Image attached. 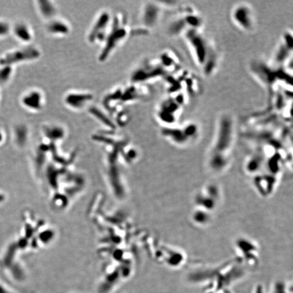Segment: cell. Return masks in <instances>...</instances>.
Segmentation results:
<instances>
[{
    "label": "cell",
    "mask_w": 293,
    "mask_h": 293,
    "mask_svg": "<svg viewBox=\"0 0 293 293\" xmlns=\"http://www.w3.org/2000/svg\"><path fill=\"white\" fill-rule=\"evenodd\" d=\"M130 33L127 19L124 16L117 14L113 16L111 25L108 35L103 44V48L99 55V60L104 62L111 56L116 49L126 40Z\"/></svg>",
    "instance_id": "cell-2"
},
{
    "label": "cell",
    "mask_w": 293,
    "mask_h": 293,
    "mask_svg": "<svg viewBox=\"0 0 293 293\" xmlns=\"http://www.w3.org/2000/svg\"><path fill=\"white\" fill-rule=\"evenodd\" d=\"M88 110L89 113L92 116H94V118L97 119L102 124L105 125L107 127H109V128H112V129L115 128V123L113 121L111 120L109 116H107L106 114L103 113L99 108H97V107L94 106H90L88 108Z\"/></svg>",
    "instance_id": "cell-17"
},
{
    "label": "cell",
    "mask_w": 293,
    "mask_h": 293,
    "mask_svg": "<svg viewBox=\"0 0 293 293\" xmlns=\"http://www.w3.org/2000/svg\"><path fill=\"white\" fill-rule=\"evenodd\" d=\"M166 70L160 62L156 63L146 61L135 69L131 75V81L135 84L143 83L151 79L163 77Z\"/></svg>",
    "instance_id": "cell-6"
},
{
    "label": "cell",
    "mask_w": 293,
    "mask_h": 293,
    "mask_svg": "<svg viewBox=\"0 0 293 293\" xmlns=\"http://www.w3.org/2000/svg\"><path fill=\"white\" fill-rule=\"evenodd\" d=\"M42 131L50 139H62L66 135V129L62 124L49 123L44 124Z\"/></svg>",
    "instance_id": "cell-16"
},
{
    "label": "cell",
    "mask_w": 293,
    "mask_h": 293,
    "mask_svg": "<svg viewBox=\"0 0 293 293\" xmlns=\"http://www.w3.org/2000/svg\"><path fill=\"white\" fill-rule=\"evenodd\" d=\"M46 30L49 35L55 37H64L69 35L71 31V26L65 19L55 17L47 21Z\"/></svg>",
    "instance_id": "cell-12"
},
{
    "label": "cell",
    "mask_w": 293,
    "mask_h": 293,
    "mask_svg": "<svg viewBox=\"0 0 293 293\" xmlns=\"http://www.w3.org/2000/svg\"><path fill=\"white\" fill-rule=\"evenodd\" d=\"M37 10L40 17L46 21L56 17L58 9L54 1L50 0H37L36 1Z\"/></svg>",
    "instance_id": "cell-15"
},
{
    "label": "cell",
    "mask_w": 293,
    "mask_h": 293,
    "mask_svg": "<svg viewBox=\"0 0 293 293\" xmlns=\"http://www.w3.org/2000/svg\"><path fill=\"white\" fill-rule=\"evenodd\" d=\"M94 99V94L90 92L70 90L65 93L63 97V103L69 109L75 111H81L87 108L88 109Z\"/></svg>",
    "instance_id": "cell-8"
},
{
    "label": "cell",
    "mask_w": 293,
    "mask_h": 293,
    "mask_svg": "<svg viewBox=\"0 0 293 293\" xmlns=\"http://www.w3.org/2000/svg\"><path fill=\"white\" fill-rule=\"evenodd\" d=\"M21 104L27 110L37 113L44 109L46 105V97L42 90L32 88L23 94Z\"/></svg>",
    "instance_id": "cell-10"
},
{
    "label": "cell",
    "mask_w": 293,
    "mask_h": 293,
    "mask_svg": "<svg viewBox=\"0 0 293 293\" xmlns=\"http://www.w3.org/2000/svg\"><path fill=\"white\" fill-rule=\"evenodd\" d=\"M113 16L108 10H102L96 17L88 34V40L92 44H103L108 35Z\"/></svg>",
    "instance_id": "cell-3"
},
{
    "label": "cell",
    "mask_w": 293,
    "mask_h": 293,
    "mask_svg": "<svg viewBox=\"0 0 293 293\" xmlns=\"http://www.w3.org/2000/svg\"><path fill=\"white\" fill-rule=\"evenodd\" d=\"M198 126L196 124L189 123L183 127H164L162 129V134L165 137L170 139L173 142L178 144H184L188 141L196 138L198 135Z\"/></svg>",
    "instance_id": "cell-9"
},
{
    "label": "cell",
    "mask_w": 293,
    "mask_h": 293,
    "mask_svg": "<svg viewBox=\"0 0 293 293\" xmlns=\"http://www.w3.org/2000/svg\"><path fill=\"white\" fill-rule=\"evenodd\" d=\"M195 60L209 76L217 67V56L212 44L202 36L199 29H189L184 33Z\"/></svg>",
    "instance_id": "cell-1"
},
{
    "label": "cell",
    "mask_w": 293,
    "mask_h": 293,
    "mask_svg": "<svg viewBox=\"0 0 293 293\" xmlns=\"http://www.w3.org/2000/svg\"><path fill=\"white\" fill-rule=\"evenodd\" d=\"M233 119L229 115H223L217 124L214 148L215 151L226 150L231 146L234 136Z\"/></svg>",
    "instance_id": "cell-4"
},
{
    "label": "cell",
    "mask_w": 293,
    "mask_h": 293,
    "mask_svg": "<svg viewBox=\"0 0 293 293\" xmlns=\"http://www.w3.org/2000/svg\"><path fill=\"white\" fill-rule=\"evenodd\" d=\"M161 14V7L154 2L144 5L142 12V22L146 29L152 28L158 24Z\"/></svg>",
    "instance_id": "cell-13"
},
{
    "label": "cell",
    "mask_w": 293,
    "mask_h": 293,
    "mask_svg": "<svg viewBox=\"0 0 293 293\" xmlns=\"http://www.w3.org/2000/svg\"><path fill=\"white\" fill-rule=\"evenodd\" d=\"M15 37L25 44H30L34 39V32L29 25L25 22H19L13 27Z\"/></svg>",
    "instance_id": "cell-14"
},
{
    "label": "cell",
    "mask_w": 293,
    "mask_h": 293,
    "mask_svg": "<svg viewBox=\"0 0 293 293\" xmlns=\"http://www.w3.org/2000/svg\"><path fill=\"white\" fill-rule=\"evenodd\" d=\"M234 24L244 31H251L255 26L254 12L249 5L240 3L234 7L231 12Z\"/></svg>",
    "instance_id": "cell-7"
},
{
    "label": "cell",
    "mask_w": 293,
    "mask_h": 293,
    "mask_svg": "<svg viewBox=\"0 0 293 293\" xmlns=\"http://www.w3.org/2000/svg\"><path fill=\"white\" fill-rule=\"evenodd\" d=\"M42 56L40 48L34 46H27L21 50L14 51L7 56L6 65H13L14 63L36 60Z\"/></svg>",
    "instance_id": "cell-11"
},
{
    "label": "cell",
    "mask_w": 293,
    "mask_h": 293,
    "mask_svg": "<svg viewBox=\"0 0 293 293\" xmlns=\"http://www.w3.org/2000/svg\"><path fill=\"white\" fill-rule=\"evenodd\" d=\"M182 105L173 97L168 98L157 109V118L165 127L172 126L180 117Z\"/></svg>",
    "instance_id": "cell-5"
}]
</instances>
